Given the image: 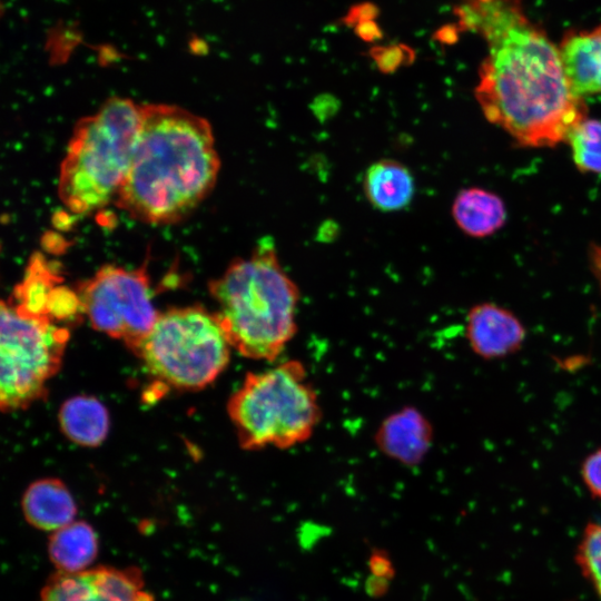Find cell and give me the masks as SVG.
I'll list each match as a JSON object with an SVG mask.
<instances>
[{
	"mask_svg": "<svg viewBox=\"0 0 601 601\" xmlns=\"http://www.w3.org/2000/svg\"><path fill=\"white\" fill-rule=\"evenodd\" d=\"M456 26L486 45L475 97L486 119L529 147L553 146L584 118L560 49L520 0H459ZM454 32V33H455Z\"/></svg>",
	"mask_w": 601,
	"mask_h": 601,
	"instance_id": "obj_1",
	"label": "cell"
},
{
	"mask_svg": "<svg viewBox=\"0 0 601 601\" xmlns=\"http://www.w3.org/2000/svg\"><path fill=\"white\" fill-rule=\"evenodd\" d=\"M219 168L205 118L176 105H141L131 161L115 204L142 223H177L213 190Z\"/></svg>",
	"mask_w": 601,
	"mask_h": 601,
	"instance_id": "obj_2",
	"label": "cell"
},
{
	"mask_svg": "<svg viewBox=\"0 0 601 601\" xmlns=\"http://www.w3.org/2000/svg\"><path fill=\"white\" fill-rule=\"evenodd\" d=\"M208 289L231 348L250 359L277 361L296 335L300 295L273 239L262 238L249 257L233 260Z\"/></svg>",
	"mask_w": 601,
	"mask_h": 601,
	"instance_id": "obj_3",
	"label": "cell"
},
{
	"mask_svg": "<svg viewBox=\"0 0 601 601\" xmlns=\"http://www.w3.org/2000/svg\"><path fill=\"white\" fill-rule=\"evenodd\" d=\"M141 119V105L112 97L72 130L60 165L58 196L76 215H86L116 200L131 161Z\"/></svg>",
	"mask_w": 601,
	"mask_h": 601,
	"instance_id": "obj_4",
	"label": "cell"
},
{
	"mask_svg": "<svg viewBox=\"0 0 601 601\" xmlns=\"http://www.w3.org/2000/svg\"><path fill=\"white\" fill-rule=\"evenodd\" d=\"M227 413L243 450H287L306 442L321 422L318 396L304 364L287 359L248 373Z\"/></svg>",
	"mask_w": 601,
	"mask_h": 601,
	"instance_id": "obj_5",
	"label": "cell"
},
{
	"mask_svg": "<svg viewBox=\"0 0 601 601\" xmlns=\"http://www.w3.org/2000/svg\"><path fill=\"white\" fill-rule=\"evenodd\" d=\"M230 349L215 313L185 306L159 313L135 354L160 383L197 391L223 373Z\"/></svg>",
	"mask_w": 601,
	"mask_h": 601,
	"instance_id": "obj_6",
	"label": "cell"
},
{
	"mask_svg": "<svg viewBox=\"0 0 601 601\" xmlns=\"http://www.w3.org/2000/svg\"><path fill=\"white\" fill-rule=\"evenodd\" d=\"M70 337L68 326L27 315L1 303L2 412L27 408L46 395L48 381L60 370Z\"/></svg>",
	"mask_w": 601,
	"mask_h": 601,
	"instance_id": "obj_7",
	"label": "cell"
},
{
	"mask_svg": "<svg viewBox=\"0 0 601 601\" xmlns=\"http://www.w3.org/2000/svg\"><path fill=\"white\" fill-rule=\"evenodd\" d=\"M91 326L136 352L154 326L155 308L146 265H105L76 288Z\"/></svg>",
	"mask_w": 601,
	"mask_h": 601,
	"instance_id": "obj_8",
	"label": "cell"
},
{
	"mask_svg": "<svg viewBox=\"0 0 601 601\" xmlns=\"http://www.w3.org/2000/svg\"><path fill=\"white\" fill-rule=\"evenodd\" d=\"M38 601H155L137 566L98 565L81 572L56 571Z\"/></svg>",
	"mask_w": 601,
	"mask_h": 601,
	"instance_id": "obj_9",
	"label": "cell"
},
{
	"mask_svg": "<svg viewBox=\"0 0 601 601\" xmlns=\"http://www.w3.org/2000/svg\"><path fill=\"white\" fill-rule=\"evenodd\" d=\"M465 337L479 357L500 359L521 349L526 329L513 312L486 302L470 308L465 319Z\"/></svg>",
	"mask_w": 601,
	"mask_h": 601,
	"instance_id": "obj_10",
	"label": "cell"
},
{
	"mask_svg": "<svg viewBox=\"0 0 601 601\" xmlns=\"http://www.w3.org/2000/svg\"><path fill=\"white\" fill-rule=\"evenodd\" d=\"M433 442L428 420L412 406L388 415L375 434L377 447L390 459L413 466L425 457Z\"/></svg>",
	"mask_w": 601,
	"mask_h": 601,
	"instance_id": "obj_11",
	"label": "cell"
},
{
	"mask_svg": "<svg viewBox=\"0 0 601 601\" xmlns=\"http://www.w3.org/2000/svg\"><path fill=\"white\" fill-rule=\"evenodd\" d=\"M26 522L41 531L55 532L76 521L77 504L59 479L45 477L32 482L21 499Z\"/></svg>",
	"mask_w": 601,
	"mask_h": 601,
	"instance_id": "obj_12",
	"label": "cell"
},
{
	"mask_svg": "<svg viewBox=\"0 0 601 601\" xmlns=\"http://www.w3.org/2000/svg\"><path fill=\"white\" fill-rule=\"evenodd\" d=\"M559 49L573 91L580 98L601 95V24L566 32Z\"/></svg>",
	"mask_w": 601,
	"mask_h": 601,
	"instance_id": "obj_13",
	"label": "cell"
},
{
	"mask_svg": "<svg viewBox=\"0 0 601 601\" xmlns=\"http://www.w3.org/2000/svg\"><path fill=\"white\" fill-rule=\"evenodd\" d=\"M363 190L373 208L396 211L410 205L415 193V181L404 164L384 158L367 167Z\"/></svg>",
	"mask_w": 601,
	"mask_h": 601,
	"instance_id": "obj_14",
	"label": "cell"
},
{
	"mask_svg": "<svg viewBox=\"0 0 601 601\" xmlns=\"http://www.w3.org/2000/svg\"><path fill=\"white\" fill-rule=\"evenodd\" d=\"M99 551L97 532L88 522L76 520L51 532L47 553L58 572L76 573L90 569Z\"/></svg>",
	"mask_w": 601,
	"mask_h": 601,
	"instance_id": "obj_15",
	"label": "cell"
},
{
	"mask_svg": "<svg viewBox=\"0 0 601 601\" xmlns=\"http://www.w3.org/2000/svg\"><path fill=\"white\" fill-rule=\"evenodd\" d=\"M62 433L73 443L96 447L107 437L109 414L96 397L77 395L63 402L58 414Z\"/></svg>",
	"mask_w": 601,
	"mask_h": 601,
	"instance_id": "obj_16",
	"label": "cell"
},
{
	"mask_svg": "<svg viewBox=\"0 0 601 601\" xmlns=\"http://www.w3.org/2000/svg\"><path fill=\"white\" fill-rule=\"evenodd\" d=\"M456 225L473 237L493 234L505 220L502 200L493 193L469 188L457 194L452 206Z\"/></svg>",
	"mask_w": 601,
	"mask_h": 601,
	"instance_id": "obj_17",
	"label": "cell"
},
{
	"mask_svg": "<svg viewBox=\"0 0 601 601\" xmlns=\"http://www.w3.org/2000/svg\"><path fill=\"white\" fill-rule=\"evenodd\" d=\"M62 278L52 272L40 256L29 263L22 280L7 300L16 309L37 317H48V304Z\"/></svg>",
	"mask_w": 601,
	"mask_h": 601,
	"instance_id": "obj_18",
	"label": "cell"
},
{
	"mask_svg": "<svg viewBox=\"0 0 601 601\" xmlns=\"http://www.w3.org/2000/svg\"><path fill=\"white\" fill-rule=\"evenodd\" d=\"M579 169L601 174V120L581 119L568 138Z\"/></svg>",
	"mask_w": 601,
	"mask_h": 601,
	"instance_id": "obj_19",
	"label": "cell"
},
{
	"mask_svg": "<svg viewBox=\"0 0 601 601\" xmlns=\"http://www.w3.org/2000/svg\"><path fill=\"white\" fill-rule=\"evenodd\" d=\"M583 577L601 597V523L587 524L575 553Z\"/></svg>",
	"mask_w": 601,
	"mask_h": 601,
	"instance_id": "obj_20",
	"label": "cell"
},
{
	"mask_svg": "<svg viewBox=\"0 0 601 601\" xmlns=\"http://www.w3.org/2000/svg\"><path fill=\"white\" fill-rule=\"evenodd\" d=\"M368 56L382 73H394L415 60V51L405 43L377 45L370 49Z\"/></svg>",
	"mask_w": 601,
	"mask_h": 601,
	"instance_id": "obj_21",
	"label": "cell"
},
{
	"mask_svg": "<svg viewBox=\"0 0 601 601\" xmlns=\"http://www.w3.org/2000/svg\"><path fill=\"white\" fill-rule=\"evenodd\" d=\"M581 479L594 499H601V447L588 454L581 463Z\"/></svg>",
	"mask_w": 601,
	"mask_h": 601,
	"instance_id": "obj_22",
	"label": "cell"
},
{
	"mask_svg": "<svg viewBox=\"0 0 601 601\" xmlns=\"http://www.w3.org/2000/svg\"><path fill=\"white\" fill-rule=\"evenodd\" d=\"M380 14L378 7L373 2H359L352 6L346 14L341 19V22L349 28H354L357 24L376 20Z\"/></svg>",
	"mask_w": 601,
	"mask_h": 601,
	"instance_id": "obj_23",
	"label": "cell"
},
{
	"mask_svg": "<svg viewBox=\"0 0 601 601\" xmlns=\"http://www.w3.org/2000/svg\"><path fill=\"white\" fill-rule=\"evenodd\" d=\"M371 575L391 581L394 577V566L385 551L374 549L368 559Z\"/></svg>",
	"mask_w": 601,
	"mask_h": 601,
	"instance_id": "obj_24",
	"label": "cell"
},
{
	"mask_svg": "<svg viewBox=\"0 0 601 601\" xmlns=\"http://www.w3.org/2000/svg\"><path fill=\"white\" fill-rule=\"evenodd\" d=\"M356 36L365 42H376L384 36L376 20L364 21L353 28Z\"/></svg>",
	"mask_w": 601,
	"mask_h": 601,
	"instance_id": "obj_25",
	"label": "cell"
},
{
	"mask_svg": "<svg viewBox=\"0 0 601 601\" xmlns=\"http://www.w3.org/2000/svg\"><path fill=\"white\" fill-rule=\"evenodd\" d=\"M390 587V581L377 578L374 575H371L365 584L366 592L371 594L374 598L382 597L384 593L387 592Z\"/></svg>",
	"mask_w": 601,
	"mask_h": 601,
	"instance_id": "obj_26",
	"label": "cell"
}]
</instances>
